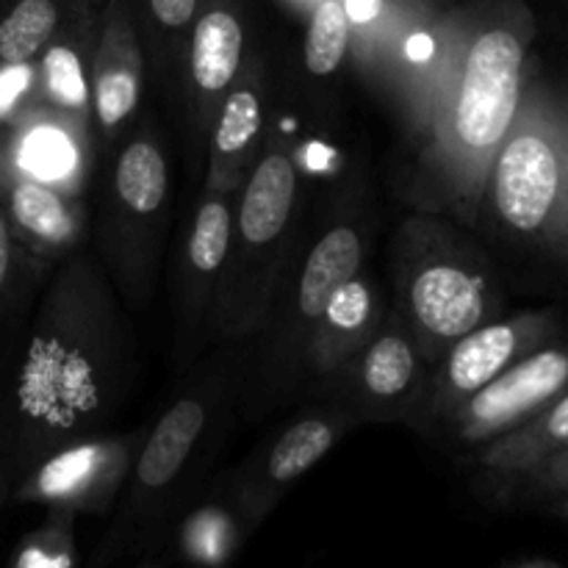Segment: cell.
<instances>
[{
    "label": "cell",
    "mask_w": 568,
    "mask_h": 568,
    "mask_svg": "<svg viewBox=\"0 0 568 568\" xmlns=\"http://www.w3.org/2000/svg\"><path fill=\"white\" fill-rule=\"evenodd\" d=\"M521 44L510 31H488L471 44L460 83V139L471 148H491L508 131L519 103Z\"/></svg>",
    "instance_id": "1"
},
{
    "label": "cell",
    "mask_w": 568,
    "mask_h": 568,
    "mask_svg": "<svg viewBox=\"0 0 568 568\" xmlns=\"http://www.w3.org/2000/svg\"><path fill=\"white\" fill-rule=\"evenodd\" d=\"M558 194V159L538 136H519L497 164V205L519 231H536Z\"/></svg>",
    "instance_id": "2"
},
{
    "label": "cell",
    "mask_w": 568,
    "mask_h": 568,
    "mask_svg": "<svg viewBox=\"0 0 568 568\" xmlns=\"http://www.w3.org/2000/svg\"><path fill=\"white\" fill-rule=\"evenodd\" d=\"M414 308L422 325L438 336H466L483 316V294L475 277L453 266H430L414 283Z\"/></svg>",
    "instance_id": "3"
},
{
    "label": "cell",
    "mask_w": 568,
    "mask_h": 568,
    "mask_svg": "<svg viewBox=\"0 0 568 568\" xmlns=\"http://www.w3.org/2000/svg\"><path fill=\"white\" fill-rule=\"evenodd\" d=\"M568 377V361L560 353H541L510 369L508 375L494 377L483 386L471 403V414L480 422H505L521 410L552 397Z\"/></svg>",
    "instance_id": "4"
},
{
    "label": "cell",
    "mask_w": 568,
    "mask_h": 568,
    "mask_svg": "<svg viewBox=\"0 0 568 568\" xmlns=\"http://www.w3.org/2000/svg\"><path fill=\"white\" fill-rule=\"evenodd\" d=\"M294 200V170L283 155H270L255 170L242 203V231L253 244L275 239Z\"/></svg>",
    "instance_id": "5"
},
{
    "label": "cell",
    "mask_w": 568,
    "mask_h": 568,
    "mask_svg": "<svg viewBox=\"0 0 568 568\" xmlns=\"http://www.w3.org/2000/svg\"><path fill=\"white\" fill-rule=\"evenodd\" d=\"M361 244L349 227L331 231L311 253L300 286V305L305 316H322L333 294L349 283L358 272Z\"/></svg>",
    "instance_id": "6"
},
{
    "label": "cell",
    "mask_w": 568,
    "mask_h": 568,
    "mask_svg": "<svg viewBox=\"0 0 568 568\" xmlns=\"http://www.w3.org/2000/svg\"><path fill=\"white\" fill-rule=\"evenodd\" d=\"M200 427H203V408L189 399L178 403L159 422L153 438L144 447L142 460H139V480L150 488L166 486L183 466L189 449L194 447Z\"/></svg>",
    "instance_id": "7"
},
{
    "label": "cell",
    "mask_w": 568,
    "mask_h": 568,
    "mask_svg": "<svg viewBox=\"0 0 568 568\" xmlns=\"http://www.w3.org/2000/svg\"><path fill=\"white\" fill-rule=\"evenodd\" d=\"M242 55V28L225 11H211L197 22L192 48L194 81L209 92L225 87Z\"/></svg>",
    "instance_id": "8"
},
{
    "label": "cell",
    "mask_w": 568,
    "mask_h": 568,
    "mask_svg": "<svg viewBox=\"0 0 568 568\" xmlns=\"http://www.w3.org/2000/svg\"><path fill=\"white\" fill-rule=\"evenodd\" d=\"M514 347L516 336L505 325H494L466 336L449 358V377H453L455 388L477 392L486 383H491L497 372H503V366L508 364Z\"/></svg>",
    "instance_id": "9"
},
{
    "label": "cell",
    "mask_w": 568,
    "mask_h": 568,
    "mask_svg": "<svg viewBox=\"0 0 568 568\" xmlns=\"http://www.w3.org/2000/svg\"><path fill=\"white\" fill-rule=\"evenodd\" d=\"M116 189H120V197L139 214L159 209L166 192V166L159 150L144 142L131 144L120 159Z\"/></svg>",
    "instance_id": "10"
},
{
    "label": "cell",
    "mask_w": 568,
    "mask_h": 568,
    "mask_svg": "<svg viewBox=\"0 0 568 568\" xmlns=\"http://www.w3.org/2000/svg\"><path fill=\"white\" fill-rule=\"evenodd\" d=\"M53 0H20L0 22V59L22 64L31 59L55 28Z\"/></svg>",
    "instance_id": "11"
},
{
    "label": "cell",
    "mask_w": 568,
    "mask_h": 568,
    "mask_svg": "<svg viewBox=\"0 0 568 568\" xmlns=\"http://www.w3.org/2000/svg\"><path fill=\"white\" fill-rule=\"evenodd\" d=\"M11 214L26 231H31L39 239H48V242H64L72 231L70 216H67L61 200L33 181L14 186V192H11Z\"/></svg>",
    "instance_id": "12"
},
{
    "label": "cell",
    "mask_w": 568,
    "mask_h": 568,
    "mask_svg": "<svg viewBox=\"0 0 568 568\" xmlns=\"http://www.w3.org/2000/svg\"><path fill=\"white\" fill-rule=\"evenodd\" d=\"M331 442H333L331 427L322 425V422L311 419V422H300V425H294L292 430L277 442V447L272 449V458H270L272 480L286 483V480H294L297 475H303L305 469H311V466L327 453Z\"/></svg>",
    "instance_id": "13"
},
{
    "label": "cell",
    "mask_w": 568,
    "mask_h": 568,
    "mask_svg": "<svg viewBox=\"0 0 568 568\" xmlns=\"http://www.w3.org/2000/svg\"><path fill=\"white\" fill-rule=\"evenodd\" d=\"M349 39V17L342 3L327 0L316 9L311 20L308 42H305V64L314 75H327L336 70L344 59Z\"/></svg>",
    "instance_id": "14"
},
{
    "label": "cell",
    "mask_w": 568,
    "mask_h": 568,
    "mask_svg": "<svg viewBox=\"0 0 568 568\" xmlns=\"http://www.w3.org/2000/svg\"><path fill=\"white\" fill-rule=\"evenodd\" d=\"M20 166L39 181H55V178H64L72 172L75 148H72L67 133L55 131V128H37L22 139Z\"/></svg>",
    "instance_id": "15"
},
{
    "label": "cell",
    "mask_w": 568,
    "mask_h": 568,
    "mask_svg": "<svg viewBox=\"0 0 568 568\" xmlns=\"http://www.w3.org/2000/svg\"><path fill=\"white\" fill-rule=\"evenodd\" d=\"M410 375H414V355H410L408 344L403 338H381L366 355V386L381 394V397H392V394L403 392L410 383Z\"/></svg>",
    "instance_id": "16"
},
{
    "label": "cell",
    "mask_w": 568,
    "mask_h": 568,
    "mask_svg": "<svg viewBox=\"0 0 568 568\" xmlns=\"http://www.w3.org/2000/svg\"><path fill=\"white\" fill-rule=\"evenodd\" d=\"M227 239H231V216H227L225 205H203L197 214V225H194L192 247H189L194 266L203 272H214L225 258Z\"/></svg>",
    "instance_id": "17"
},
{
    "label": "cell",
    "mask_w": 568,
    "mask_h": 568,
    "mask_svg": "<svg viewBox=\"0 0 568 568\" xmlns=\"http://www.w3.org/2000/svg\"><path fill=\"white\" fill-rule=\"evenodd\" d=\"M98 449L94 447H78L70 453H61L39 471L37 488L42 497L61 499L81 488V483L92 475L94 464H98Z\"/></svg>",
    "instance_id": "18"
},
{
    "label": "cell",
    "mask_w": 568,
    "mask_h": 568,
    "mask_svg": "<svg viewBox=\"0 0 568 568\" xmlns=\"http://www.w3.org/2000/svg\"><path fill=\"white\" fill-rule=\"evenodd\" d=\"M261 122V109L258 100L253 92H236L225 105V114H222L220 131H216V148L222 153H236L242 150L250 139L255 136Z\"/></svg>",
    "instance_id": "19"
},
{
    "label": "cell",
    "mask_w": 568,
    "mask_h": 568,
    "mask_svg": "<svg viewBox=\"0 0 568 568\" xmlns=\"http://www.w3.org/2000/svg\"><path fill=\"white\" fill-rule=\"evenodd\" d=\"M44 75L55 100L70 109L87 105V83H83L81 61L70 48H53L44 55Z\"/></svg>",
    "instance_id": "20"
},
{
    "label": "cell",
    "mask_w": 568,
    "mask_h": 568,
    "mask_svg": "<svg viewBox=\"0 0 568 568\" xmlns=\"http://www.w3.org/2000/svg\"><path fill=\"white\" fill-rule=\"evenodd\" d=\"M136 105V78L125 70H111L100 75L98 83V114L105 125H116L131 114Z\"/></svg>",
    "instance_id": "21"
},
{
    "label": "cell",
    "mask_w": 568,
    "mask_h": 568,
    "mask_svg": "<svg viewBox=\"0 0 568 568\" xmlns=\"http://www.w3.org/2000/svg\"><path fill=\"white\" fill-rule=\"evenodd\" d=\"M327 320L338 327H358L369 314V292L361 283H344L325 308Z\"/></svg>",
    "instance_id": "22"
},
{
    "label": "cell",
    "mask_w": 568,
    "mask_h": 568,
    "mask_svg": "<svg viewBox=\"0 0 568 568\" xmlns=\"http://www.w3.org/2000/svg\"><path fill=\"white\" fill-rule=\"evenodd\" d=\"M28 83H31V70L26 67V61H22V64H9L6 70H0V116L17 103V98L26 92Z\"/></svg>",
    "instance_id": "23"
},
{
    "label": "cell",
    "mask_w": 568,
    "mask_h": 568,
    "mask_svg": "<svg viewBox=\"0 0 568 568\" xmlns=\"http://www.w3.org/2000/svg\"><path fill=\"white\" fill-rule=\"evenodd\" d=\"M150 3H153L155 17L164 26H183L194 14V3L197 0H150Z\"/></svg>",
    "instance_id": "24"
},
{
    "label": "cell",
    "mask_w": 568,
    "mask_h": 568,
    "mask_svg": "<svg viewBox=\"0 0 568 568\" xmlns=\"http://www.w3.org/2000/svg\"><path fill=\"white\" fill-rule=\"evenodd\" d=\"M383 9V0H344V11L353 22H372Z\"/></svg>",
    "instance_id": "25"
},
{
    "label": "cell",
    "mask_w": 568,
    "mask_h": 568,
    "mask_svg": "<svg viewBox=\"0 0 568 568\" xmlns=\"http://www.w3.org/2000/svg\"><path fill=\"white\" fill-rule=\"evenodd\" d=\"M408 55L414 61H425L433 55V39L425 37V33H416V37L408 39Z\"/></svg>",
    "instance_id": "26"
},
{
    "label": "cell",
    "mask_w": 568,
    "mask_h": 568,
    "mask_svg": "<svg viewBox=\"0 0 568 568\" xmlns=\"http://www.w3.org/2000/svg\"><path fill=\"white\" fill-rule=\"evenodd\" d=\"M549 433L555 438H568V397L555 408V414L549 416Z\"/></svg>",
    "instance_id": "27"
},
{
    "label": "cell",
    "mask_w": 568,
    "mask_h": 568,
    "mask_svg": "<svg viewBox=\"0 0 568 568\" xmlns=\"http://www.w3.org/2000/svg\"><path fill=\"white\" fill-rule=\"evenodd\" d=\"M9 258H11V244H9V231H6L3 214H0V283L6 281V272H9Z\"/></svg>",
    "instance_id": "28"
}]
</instances>
